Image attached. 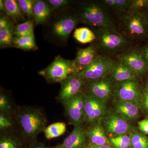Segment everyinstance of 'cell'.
<instances>
[{
	"instance_id": "cell-1",
	"label": "cell",
	"mask_w": 148,
	"mask_h": 148,
	"mask_svg": "<svg viewBox=\"0 0 148 148\" xmlns=\"http://www.w3.org/2000/svg\"><path fill=\"white\" fill-rule=\"evenodd\" d=\"M78 16L80 21L95 30L106 28L116 29L113 18L99 1L79 2Z\"/></svg>"
},
{
	"instance_id": "cell-2",
	"label": "cell",
	"mask_w": 148,
	"mask_h": 148,
	"mask_svg": "<svg viewBox=\"0 0 148 148\" xmlns=\"http://www.w3.org/2000/svg\"><path fill=\"white\" fill-rule=\"evenodd\" d=\"M97 51L105 53H116L124 52L129 49V41L115 28H106L95 30Z\"/></svg>"
},
{
	"instance_id": "cell-3",
	"label": "cell",
	"mask_w": 148,
	"mask_h": 148,
	"mask_svg": "<svg viewBox=\"0 0 148 148\" xmlns=\"http://www.w3.org/2000/svg\"><path fill=\"white\" fill-rule=\"evenodd\" d=\"M120 19L123 33L129 38H142L147 35L148 16L147 11L129 10L121 16Z\"/></svg>"
},
{
	"instance_id": "cell-4",
	"label": "cell",
	"mask_w": 148,
	"mask_h": 148,
	"mask_svg": "<svg viewBox=\"0 0 148 148\" xmlns=\"http://www.w3.org/2000/svg\"><path fill=\"white\" fill-rule=\"evenodd\" d=\"M17 120L25 136L33 138L43 132L47 124L45 116L40 109L24 107L18 110Z\"/></svg>"
},
{
	"instance_id": "cell-5",
	"label": "cell",
	"mask_w": 148,
	"mask_h": 148,
	"mask_svg": "<svg viewBox=\"0 0 148 148\" xmlns=\"http://www.w3.org/2000/svg\"><path fill=\"white\" fill-rule=\"evenodd\" d=\"M77 73L74 60L65 59L58 56L45 69L38 72L49 82L60 83L71 75Z\"/></svg>"
},
{
	"instance_id": "cell-6",
	"label": "cell",
	"mask_w": 148,
	"mask_h": 148,
	"mask_svg": "<svg viewBox=\"0 0 148 148\" xmlns=\"http://www.w3.org/2000/svg\"><path fill=\"white\" fill-rule=\"evenodd\" d=\"M114 62L108 56L98 55L89 66L77 73L86 82L99 79L110 75Z\"/></svg>"
},
{
	"instance_id": "cell-7",
	"label": "cell",
	"mask_w": 148,
	"mask_h": 148,
	"mask_svg": "<svg viewBox=\"0 0 148 148\" xmlns=\"http://www.w3.org/2000/svg\"><path fill=\"white\" fill-rule=\"evenodd\" d=\"M114 96L117 101L141 103L143 92L138 80H130L116 83Z\"/></svg>"
},
{
	"instance_id": "cell-8",
	"label": "cell",
	"mask_w": 148,
	"mask_h": 148,
	"mask_svg": "<svg viewBox=\"0 0 148 148\" xmlns=\"http://www.w3.org/2000/svg\"><path fill=\"white\" fill-rule=\"evenodd\" d=\"M84 111L85 121L92 125L108 114L107 103L88 93L85 95Z\"/></svg>"
},
{
	"instance_id": "cell-9",
	"label": "cell",
	"mask_w": 148,
	"mask_h": 148,
	"mask_svg": "<svg viewBox=\"0 0 148 148\" xmlns=\"http://www.w3.org/2000/svg\"><path fill=\"white\" fill-rule=\"evenodd\" d=\"M99 123L106 135H110V137L129 133L132 130L129 121L114 112L107 114Z\"/></svg>"
},
{
	"instance_id": "cell-10",
	"label": "cell",
	"mask_w": 148,
	"mask_h": 148,
	"mask_svg": "<svg viewBox=\"0 0 148 148\" xmlns=\"http://www.w3.org/2000/svg\"><path fill=\"white\" fill-rule=\"evenodd\" d=\"M116 82L110 76L87 82L89 92L107 103L114 95Z\"/></svg>"
},
{
	"instance_id": "cell-11",
	"label": "cell",
	"mask_w": 148,
	"mask_h": 148,
	"mask_svg": "<svg viewBox=\"0 0 148 148\" xmlns=\"http://www.w3.org/2000/svg\"><path fill=\"white\" fill-rule=\"evenodd\" d=\"M86 81L77 73L71 75L66 79L60 82L61 87L57 99L65 106L75 97L84 86Z\"/></svg>"
},
{
	"instance_id": "cell-12",
	"label": "cell",
	"mask_w": 148,
	"mask_h": 148,
	"mask_svg": "<svg viewBox=\"0 0 148 148\" xmlns=\"http://www.w3.org/2000/svg\"><path fill=\"white\" fill-rule=\"evenodd\" d=\"M118 61L124 63L138 76H143L148 72V65L141 51L129 49L117 56Z\"/></svg>"
},
{
	"instance_id": "cell-13",
	"label": "cell",
	"mask_w": 148,
	"mask_h": 148,
	"mask_svg": "<svg viewBox=\"0 0 148 148\" xmlns=\"http://www.w3.org/2000/svg\"><path fill=\"white\" fill-rule=\"evenodd\" d=\"M85 94L80 92L65 105L66 113L74 126H81L85 121L84 103Z\"/></svg>"
},
{
	"instance_id": "cell-14",
	"label": "cell",
	"mask_w": 148,
	"mask_h": 148,
	"mask_svg": "<svg viewBox=\"0 0 148 148\" xmlns=\"http://www.w3.org/2000/svg\"><path fill=\"white\" fill-rule=\"evenodd\" d=\"M80 21L78 15H67L59 18L52 26V32L56 36L66 40Z\"/></svg>"
},
{
	"instance_id": "cell-15",
	"label": "cell",
	"mask_w": 148,
	"mask_h": 148,
	"mask_svg": "<svg viewBox=\"0 0 148 148\" xmlns=\"http://www.w3.org/2000/svg\"><path fill=\"white\" fill-rule=\"evenodd\" d=\"M140 103L130 101H117L114 112L127 121L137 119L140 115Z\"/></svg>"
},
{
	"instance_id": "cell-16",
	"label": "cell",
	"mask_w": 148,
	"mask_h": 148,
	"mask_svg": "<svg viewBox=\"0 0 148 148\" xmlns=\"http://www.w3.org/2000/svg\"><path fill=\"white\" fill-rule=\"evenodd\" d=\"M97 49L94 45L84 49H79L74 60L77 73L88 67L98 56Z\"/></svg>"
},
{
	"instance_id": "cell-17",
	"label": "cell",
	"mask_w": 148,
	"mask_h": 148,
	"mask_svg": "<svg viewBox=\"0 0 148 148\" xmlns=\"http://www.w3.org/2000/svg\"><path fill=\"white\" fill-rule=\"evenodd\" d=\"M87 138L86 130L81 126H75L58 148H84Z\"/></svg>"
},
{
	"instance_id": "cell-18",
	"label": "cell",
	"mask_w": 148,
	"mask_h": 148,
	"mask_svg": "<svg viewBox=\"0 0 148 148\" xmlns=\"http://www.w3.org/2000/svg\"><path fill=\"white\" fill-rule=\"evenodd\" d=\"M109 76L116 83L138 79V77L128 66L119 61H115Z\"/></svg>"
},
{
	"instance_id": "cell-19",
	"label": "cell",
	"mask_w": 148,
	"mask_h": 148,
	"mask_svg": "<svg viewBox=\"0 0 148 148\" xmlns=\"http://www.w3.org/2000/svg\"><path fill=\"white\" fill-rule=\"evenodd\" d=\"M86 132L90 144L96 146L111 145L109 139L100 123L91 125L86 130Z\"/></svg>"
},
{
	"instance_id": "cell-20",
	"label": "cell",
	"mask_w": 148,
	"mask_h": 148,
	"mask_svg": "<svg viewBox=\"0 0 148 148\" xmlns=\"http://www.w3.org/2000/svg\"><path fill=\"white\" fill-rule=\"evenodd\" d=\"M99 1L108 10L112 11L120 17L129 10L132 0H102Z\"/></svg>"
},
{
	"instance_id": "cell-21",
	"label": "cell",
	"mask_w": 148,
	"mask_h": 148,
	"mask_svg": "<svg viewBox=\"0 0 148 148\" xmlns=\"http://www.w3.org/2000/svg\"><path fill=\"white\" fill-rule=\"evenodd\" d=\"M53 9L45 1H36L34 8V16L35 24H42L45 23L50 16Z\"/></svg>"
},
{
	"instance_id": "cell-22",
	"label": "cell",
	"mask_w": 148,
	"mask_h": 148,
	"mask_svg": "<svg viewBox=\"0 0 148 148\" xmlns=\"http://www.w3.org/2000/svg\"><path fill=\"white\" fill-rule=\"evenodd\" d=\"M5 11L8 16L15 21L24 20V16L17 1H4Z\"/></svg>"
},
{
	"instance_id": "cell-23",
	"label": "cell",
	"mask_w": 148,
	"mask_h": 148,
	"mask_svg": "<svg viewBox=\"0 0 148 148\" xmlns=\"http://www.w3.org/2000/svg\"><path fill=\"white\" fill-rule=\"evenodd\" d=\"M12 45L17 48L25 50H32L37 49L35 42L34 35L21 37H15Z\"/></svg>"
},
{
	"instance_id": "cell-24",
	"label": "cell",
	"mask_w": 148,
	"mask_h": 148,
	"mask_svg": "<svg viewBox=\"0 0 148 148\" xmlns=\"http://www.w3.org/2000/svg\"><path fill=\"white\" fill-rule=\"evenodd\" d=\"M66 130V124L64 123L60 122L52 123L46 127L43 132L46 138L50 140L64 135Z\"/></svg>"
},
{
	"instance_id": "cell-25",
	"label": "cell",
	"mask_w": 148,
	"mask_h": 148,
	"mask_svg": "<svg viewBox=\"0 0 148 148\" xmlns=\"http://www.w3.org/2000/svg\"><path fill=\"white\" fill-rule=\"evenodd\" d=\"M73 36L78 42L82 44L92 42L96 39L95 33L86 27H81L76 29Z\"/></svg>"
},
{
	"instance_id": "cell-26",
	"label": "cell",
	"mask_w": 148,
	"mask_h": 148,
	"mask_svg": "<svg viewBox=\"0 0 148 148\" xmlns=\"http://www.w3.org/2000/svg\"><path fill=\"white\" fill-rule=\"evenodd\" d=\"M130 148H148V138L136 130L130 132Z\"/></svg>"
},
{
	"instance_id": "cell-27",
	"label": "cell",
	"mask_w": 148,
	"mask_h": 148,
	"mask_svg": "<svg viewBox=\"0 0 148 148\" xmlns=\"http://www.w3.org/2000/svg\"><path fill=\"white\" fill-rule=\"evenodd\" d=\"M108 139L111 145L114 148H130V133L112 136Z\"/></svg>"
},
{
	"instance_id": "cell-28",
	"label": "cell",
	"mask_w": 148,
	"mask_h": 148,
	"mask_svg": "<svg viewBox=\"0 0 148 148\" xmlns=\"http://www.w3.org/2000/svg\"><path fill=\"white\" fill-rule=\"evenodd\" d=\"M15 37H21L34 35V23L31 20L18 24L14 28Z\"/></svg>"
},
{
	"instance_id": "cell-29",
	"label": "cell",
	"mask_w": 148,
	"mask_h": 148,
	"mask_svg": "<svg viewBox=\"0 0 148 148\" xmlns=\"http://www.w3.org/2000/svg\"><path fill=\"white\" fill-rule=\"evenodd\" d=\"M14 28L13 26H12L0 31L1 47H8L12 45L14 39Z\"/></svg>"
},
{
	"instance_id": "cell-30",
	"label": "cell",
	"mask_w": 148,
	"mask_h": 148,
	"mask_svg": "<svg viewBox=\"0 0 148 148\" xmlns=\"http://www.w3.org/2000/svg\"><path fill=\"white\" fill-rule=\"evenodd\" d=\"M36 0H18L17 1L22 12L27 15L29 20L34 18V8Z\"/></svg>"
},
{
	"instance_id": "cell-31",
	"label": "cell",
	"mask_w": 148,
	"mask_h": 148,
	"mask_svg": "<svg viewBox=\"0 0 148 148\" xmlns=\"http://www.w3.org/2000/svg\"><path fill=\"white\" fill-rule=\"evenodd\" d=\"M45 1L53 10L66 8L72 3V1L69 0H47Z\"/></svg>"
},
{
	"instance_id": "cell-32",
	"label": "cell",
	"mask_w": 148,
	"mask_h": 148,
	"mask_svg": "<svg viewBox=\"0 0 148 148\" xmlns=\"http://www.w3.org/2000/svg\"><path fill=\"white\" fill-rule=\"evenodd\" d=\"M18 143L13 138L3 137L0 140V148H18Z\"/></svg>"
},
{
	"instance_id": "cell-33",
	"label": "cell",
	"mask_w": 148,
	"mask_h": 148,
	"mask_svg": "<svg viewBox=\"0 0 148 148\" xmlns=\"http://www.w3.org/2000/svg\"><path fill=\"white\" fill-rule=\"evenodd\" d=\"M11 109L10 104L7 96L3 93L0 95V111L3 113L8 112Z\"/></svg>"
},
{
	"instance_id": "cell-34",
	"label": "cell",
	"mask_w": 148,
	"mask_h": 148,
	"mask_svg": "<svg viewBox=\"0 0 148 148\" xmlns=\"http://www.w3.org/2000/svg\"><path fill=\"white\" fill-rule=\"evenodd\" d=\"M148 8V0H132L130 9H147Z\"/></svg>"
},
{
	"instance_id": "cell-35",
	"label": "cell",
	"mask_w": 148,
	"mask_h": 148,
	"mask_svg": "<svg viewBox=\"0 0 148 148\" xmlns=\"http://www.w3.org/2000/svg\"><path fill=\"white\" fill-rule=\"evenodd\" d=\"M10 120L5 116V115L1 113L0 114V129L3 130L8 128L11 126Z\"/></svg>"
},
{
	"instance_id": "cell-36",
	"label": "cell",
	"mask_w": 148,
	"mask_h": 148,
	"mask_svg": "<svg viewBox=\"0 0 148 148\" xmlns=\"http://www.w3.org/2000/svg\"><path fill=\"white\" fill-rule=\"evenodd\" d=\"M140 107L148 114V92L145 90L143 91V98L140 103Z\"/></svg>"
},
{
	"instance_id": "cell-37",
	"label": "cell",
	"mask_w": 148,
	"mask_h": 148,
	"mask_svg": "<svg viewBox=\"0 0 148 148\" xmlns=\"http://www.w3.org/2000/svg\"><path fill=\"white\" fill-rule=\"evenodd\" d=\"M13 26L8 18L6 16H3L0 18V31L5 29L8 27Z\"/></svg>"
},
{
	"instance_id": "cell-38",
	"label": "cell",
	"mask_w": 148,
	"mask_h": 148,
	"mask_svg": "<svg viewBox=\"0 0 148 148\" xmlns=\"http://www.w3.org/2000/svg\"><path fill=\"white\" fill-rule=\"evenodd\" d=\"M138 127L141 132L148 135V119H143L139 122Z\"/></svg>"
},
{
	"instance_id": "cell-39",
	"label": "cell",
	"mask_w": 148,
	"mask_h": 148,
	"mask_svg": "<svg viewBox=\"0 0 148 148\" xmlns=\"http://www.w3.org/2000/svg\"><path fill=\"white\" fill-rule=\"evenodd\" d=\"M141 53L143 54V57L148 65V45L145 46L141 51Z\"/></svg>"
},
{
	"instance_id": "cell-40",
	"label": "cell",
	"mask_w": 148,
	"mask_h": 148,
	"mask_svg": "<svg viewBox=\"0 0 148 148\" xmlns=\"http://www.w3.org/2000/svg\"><path fill=\"white\" fill-rule=\"evenodd\" d=\"M88 148H114L110 145H103L101 146H96L95 145L89 144Z\"/></svg>"
},
{
	"instance_id": "cell-41",
	"label": "cell",
	"mask_w": 148,
	"mask_h": 148,
	"mask_svg": "<svg viewBox=\"0 0 148 148\" xmlns=\"http://www.w3.org/2000/svg\"><path fill=\"white\" fill-rule=\"evenodd\" d=\"M30 148H49L42 143H37L34 144Z\"/></svg>"
},
{
	"instance_id": "cell-42",
	"label": "cell",
	"mask_w": 148,
	"mask_h": 148,
	"mask_svg": "<svg viewBox=\"0 0 148 148\" xmlns=\"http://www.w3.org/2000/svg\"><path fill=\"white\" fill-rule=\"evenodd\" d=\"M0 9L1 10L5 11L4 3V1H0Z\"/></svg>"
},
{
	"instance_id": "cell-43",
	"label": "cell",
	"mask_w": 148,
	"mask_h": 148,
	"mask_svg": "<svg viewBox=\"0 0 148 148\" xmlns=\"http://www.w3.org/2000/svg\"><path fill=\"white\" fill-rule=\"evenodd\" d=\"M145 90L148 92V79L145 83Z\"/></svg>"
},
{
	"instance_id": "cell-44",
	"label": "cell",
	"mask_w": 148,
	"mask_h": 148,
	"mask_svg": "<svg viewBox=\"0 0 148 148\" xmlns=\"http://www.w3.org/2000/svg\"><path fill=\"white\" fill-rule=\"evenodd\" d=\"M147 15L148 16V8L147 9Z\"/></svg>"
}]
</instances>
